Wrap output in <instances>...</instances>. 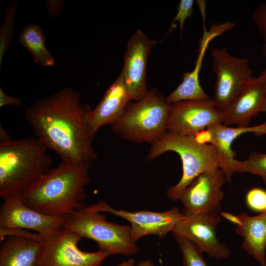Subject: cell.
<instances>
[{
	"label": "cell",
	"instance_id": "obj_1",
	"mask_svg": "<svg viewBox=\"0 0 266 266\" xmlns=\"http://www.w3.org/2000/svg\"><path fill=\"white\" fill-rule=\"evenodd\" d=\"M91 110L76 90L66 87L29 106L25 115L36 137L62 161L92 166L98 156L87 120Z\"/></svg>",
	"mask_w": 266,
	"mask_h": 266
},
{
	"label": "cell",
	"instance_id": "obj_2",
	"mask_svg": "<svg viewBox=\"0 0 266 266\" xmlns=\"http://www.w3.org/2000/svg\"><path fill=\"white\" fill-rule=\"evenodd\" d=\"M91 165L61 161L32 184L22 195L23 203L40 213L67 216L86 205L85 186Z\"/></svg>",
	"mask_w": 266,
	"mask_h": 266
},
{
	"label": "cell",
	"instance_id": "obj_3",
	"mask_svg": "<svg viewBox=\"0 0 266 266\" xmlns=\"http://www.w3.org/2000/svg\"><path fill=\"white\" fill-rule=\"evenodd\" d=\"M48 149L36 137L0 142V197L21 196L50 169Z\"/></svg>",
	"mask_w": 266,
	"mask_h": 266
},
{
	"label": "cell",
	"instance_id": "obj_4",
	"mask_svg": "<svg viewBox=\"0 0 266 266\" xmlns=\"http://www.w3.org/2000/svg\"><path fill=\"white\" fill-rule=\"evenodd\" d=\"M169 151L178 154L182 163L181 178L166 191V196L171 201L179 200L185 189L200 174L219 167L218 153L213 145L200 142L195 136L169 132L151 144L146 160L155 159Z\"/></svg>",
	"mask_w": 266,
	"mask_h": 266
},
{
	"label": "cell",
	"instance_id": "obj_5",
	"mask_svg": "<svg viewBox=\"0 0 266 266\" xmlns=\"http://www.w3.org/2000/svg\"><path fill=\"white\" fill-rule=\"evenodd\" d=\"M171 107L162 93L152 89L141 100L130 103L121 117L110 126L116 135L126 140L151 144L167 133Z\"/></svg>",
	"mask_w": 266,
	"mask_h": 266
},
{
	"label": "cell",
	"instance_id": "obj_6",
	"mask_svg": "<svg viewBox=\"0 0 266 266\" xmlns=\"http://www.w3.org/2000/svg\"><path fill=\"white\" fill-rule=\"evenodd\" d=\"M64 227L82 238L96 242L99 250L112 254L131 256L139 247L131 236V227L108 222L104 215L86 206L66 216Z\"/></svg>",
	"mask_w": 266,
	"mask_h": 266
},
{
	"label": "cell",
	"instance_id": "obj_7",
	"mask_svg": "<svg viewBox=\"0 0 266 266\" xmlns=\"http://www.w3.org/2000/svg\"><path fill=\"white\" fill-rule=\"evenodd\" d=\"M81 238L78 233L64 226L42 237L36 266H100L110 255L100 250H80L78 244Z\"/></svg>",
	"mask_w": 266,
	"mask_h": 266
},
{
	"label": "cell",
	"instance_id": "obj_8",
	"mask_svg": "<svg viewBox=\"0 0 266 266\" xmlns=\"http://www.w3.org/2000/svg\"><path fill=\"white\" fill-rule=\"evenodd\" d=\"M211 69L216 77L213 99L222 111L240 94L245 84L254 77L249 59L231 55L225 47H214L211 52Z\"/></svg>",
	"mask_w": 266,
	"mask_h": 266
},
{
	"label": "cell",
	"instance_id": "obj_9",
	"mask_svg": "<svg viewBox=\"0 0 266 266\" xmlns=\"http://www.w3.org/2000/svg\"><path fill=\"white\" fill-rule=\"evenodd\" d=\"M100 212H107L126 220L131 224V236L136 243L140 238L148 235H154L160 238L172 232L176 225L184 215L175 207L163 212L147 210L129 211L115 209L104 201H99L89 206Z\"/></svg>",
	"mask_w": 266,
	"mask_h": 266
},
{
	"label": "cell",
	"instance_id": "obj_10",
	"mask_svg": "<svg viewBox=\"0 0 266 266\" xmlns=\"http://www.w3.org/2000/svg\"><path fill=\"white\" fill-rule=\"evenodd\" d=\"M226 179L219 167L207 171L196 177L182 193L179 200L182 214L220 215Z\"/></svg>",
	"mask_w": 266,
	"mask_h": 266
},
{
	"label": "cell",
	"instance_id": "obj_11",
	"mask_svg": "<svg viewBox=\"0 0 266 266\" xmlns=\"http://www.w3.org/2000/svg\"><path fill=\"white\" fill-rule=\"evenodd\" d=\"M216 123H223L222 111L213 99L187 100L171 103L167 132L196 136Z\"/></svg>",
	"mask_w": 266,
	"mask_h": 266
},
{
	"label": "cell",
	"instance_id": "obj_12",
	"mask_svg": "<svg viewBox=\"0 0 266 266\" xmlns=\"http://www.w3.org/2000/svg\"><path fill=\"white\" fill-rule=\"evenodd\" d=\"M220 215L196 214L184 215L176 225L172 233L193 243L202 253L217 260L228 259L230 249L217 237V228L221 222Z\"/></svg>",
	"mask_w": 266,
	"mask_h": 266
},
{
	"label": "cell",
	"instance_id": "obj_13",
	"mask_svg": "<svg viewBox=\"0 0 266 266\" xmlns=\"http://www.w3.org/2000/svg\"><path fill=\"white\" fill-rule=\"evenodd\" d=\"M156 40L137 30L130 38L121 74L131 99L138 101L148 93L146 83L147 59Z\"/></svg>",
	"mask_w": 266,
	"mask_h": 266
},
{
	"label": "cell",
	"instance_id": "obj_14",
	"mask_svg": "<svg viewBox=\"0 0 266 266\" xmlns=\"http://www.w3.org/2000/svg\"><path fill=\"white\" fill-rule=\"evenodd\" d=\"M3 200L0 208V228L31 230L45 237L64 226L66 216L36 211L23 203L21 196Z\"/></svg>",
	"mask_w": 266,
	"mask_h": 266
},
{
	"label": "cell",
	"instance_id": "obj_15",
	"mask_svg": "<svg viewBox=\"0 0 266 266\" xmlns=\"http://www.w3.org/2000/svg\"><path fill=\"white\" fill-rule=\"evenodd\" d=\"M248 133L256 136L266 134V122L247 127H230L222 123H216L195 136L200 142L210 143L216 147L220 159L219 168L224 172L226 181L231 182L239 162L235 158L236 154L232 149V143L239 136Z\"/></svg>",
	"mask_w": 266,
	"mask_h": 266
},
{
	"label": "cell",
	"instance_id": "obj_16",
	"mask_svg": "<svg viewBox=\"0 0 266 266\" xmlns=\"http://www.w3.org/2000/svg\"><path fill=\"white\" fill-rule=\"evenodd\" d=\"M221 214L235 224V232L242 238V249L260 266H266V211L254 216L246 212L236 215L229 213Z\"/></svg>",
	"mask_w": 266,
	"mask_h": 266
},
{
	"label": "cell",
	"instance_id": "obj_17",
	"mask_svg": "<svg viewBox=\"0 0 266 266\" xmlns=\"http://www.w3.org/2000/svg\"><path fill=\"white\" fill-rule=\"evenodd\" d=\"M131 100L120 73L99 104L88 114V122L93 133L96 134L102 126L114 124L123 115Z\"/></svg>",
	"mask_w": 266,
	"mask_h": 266
},
{
	"label": "cell",
	"instance_id": "obj_18",
	"mask_svg": "<svg viewBox=\"0 0 266 266\" xmlns=\"http://www.w3.org/2000/svg\"><path fill=\"white\" fill-rule=\"evenodd\" d=\"M264 99V89L254 77L245 84L238 97L222 111L223 123L228 126L249 127L252 118L261 112Z\"/></svg>",
	"mask_w": 266,
	"mask_h": 266
},
{
	"label": "cell",
	"instance_id": "obj_19",
	"mask_svg": "<svg viewBox=\"0 0 266 266\" xmlns=\"http://www.w3.org/2000/svg\"><path fill=\"white\" fill-rule=\"evenodd\" d=\"M42 236L11 235L3 240L0 266H36Z\"/></svg>",
	"mask_w": 266,
	"mask_h": 266
},
{
	"label": "cell",
	"instance_id": "obj_20",
	"mask_svg": "<svg viewBox=\"0 0 266 266\" xmlns=\"http://www.w3.org/2000/svg\"><path fill=\"white\" fill-rule=\"evenodd\" d=\"M18 41L31 54L35 63L46 67L54 65L55 59L45 46L44 32L38 24L25 26L19 33Z\"/></svg>",
	"mask_w": 266,
	"mask_h": 266
},
{
	"label": "cell",
	"instance_id": "obj_21",
	"mask_svg": "<svg viewBox=\"0 0 266 266\" xmlns=\"http://www.w3.org/2000/svg\"><path fill=\"white\" fill-rule=\"evenodd\" d=\"M202 60L198 58L194 70L184 72L183 81L166 98L169 103L187 100H205L209 97L202 89L199 79V75Z\"/></svg>",
	"mask_w": 266,
	"mask_h": 266
},
{
	"label": "cell",
	"instance_id": "obj_22",
	"mask_svg": "<svg viewBox=\"0 0 266 266\" xmlns=\"http://www.w3.org/2000/svg\"><path fill=\"white\" fill-rule=\"evenodd\" d=\"M235 173H249L260 176L266 186V153L251 152L247 159L239 161Z\"/></svg>",
	"mask_w": 266,
	"mask_h": 266
},
{
	"label": "cell",
	"instance_id": "obj_23",
	"mask_svg": "<svg viewBox=\"0 0 266 266\" xmlns=\"http://www.w3.org/2000/svg\"><path fill=\"white\" fill-rule=\"evenodd\" d=\"M18 7L15 1L7 7L5 10L4 20L0 29V66L13 35L14 18Z\"/></svg>",
	"mask_w": 266,
	"mask_h": 266
},
{
	"label": "cell",
	"instance_id": "obj_24",
	"mask_svg": "<svg viewBox=\"0 0 266 266\" xmlns=\"http://www.w3.org/2000/svg\"><path fill=\"white\" fill-rule=\"evenodd\" d=\"M182 254L183 266H208L202 252L191 241L180 236H175Z\"/></svg>",
	"mask_w": 266,
	"mask_h": 266
},
{
	"label": "cell",
	"instance_id": "obj_25",
	"mask_svg": "<svg viewBox=\"0 0 266 266\" xmlns=\"http://www.w3.org/2000/svg\"><path fill=\"white\" fill-rule=\"evenodd\" d=\"M248 207L252 210L262 213L266 211V191L261 188L249 190L245 196Z\"/></svg>",
	"mask_w": 266,
	"mask_h": 266
},
{
	"label": "cell",
	"instance_id": "obj_26",
	"mask_svg": "<svg viewBox=\"0 0 266 266\" xmlns=\"http://www.w3.org/2000/svg\"><path fill=\"white\" fill-rule=\"evenodd\" d=\"M193 0H181L177 6V14L172 21L168 32L171 31L176 22L179 25L181 34H182L184 22L188 18L192 17L193 13Z\"/></svg>",
	"mask_w": 266,
	"mask_h": 266
},
{
	"label": "cell",
	"instance_id": "obj_27",
	"mask_svg": "<svg viewBox=\"0 0 266 266\" xmlns=\"http://www.w3.org/2000/svg\"><path fill=\"white\" fill-rule=\"evenodd\" d=\"M253 20L264 39H266V1L258 6L253 14Z\"/></svg>",
	"mask_w": 266,
	"mask_h": 266
},
{
	"label": "cell",
	"instance_id": "obj_28",
	"mask_svg": "<svg viewBox=\"0 0 266 266\" xmlns=\"http://www.w3.org/2000/svg\"><path fill=\"white\" fill-rule=\"evenodd\" d=\"M65 3L64 0H46L45 5L50 19H54L59 15Z\"/></svg>",
	"mask_w": 266,
	"mask_h": 266
},
{
	"label": "cell",
	"instance_id": "obj_29",
	"mask_svg": "<svg viewBox=\"0 0 266 266\" xmlns=\"http://www.w3.org/2000/svg\"><path fill=\"white\" fill-rule=\"evenodd\" d=\"M12 105L20 106L22 105V101L18 98L7 95L2 89L0 88V107L4 106Z\"/></svg>",
	"mask_w": 266,
	"mask_h": 266
},
{
	"label": "cell",
	"instance_id": "obj_30",
	"mask_svg": "<svg viewBox=\"0 0 266 266\" xmlns=\"http://www.w3.org/2000/svg\"><path fill=\"white\" fill-rule=\"evenodd\" d=\"M264 40V43L262 48V53L266 58V39ZM257 78L262 85L265 93L264 101L261 112L266 113V68L264 69Z\"/></svg>",
	"mask_w": 266,
	"mask_h": 266
},
{
	"label": "cell",
	"instance_id": "obj_31",
	"mask_svg": "<svg viewBox=\"0 0 266 266\" xmlns=\"http://www.w3.org/2000/svg\"><path fill=\"white\" fill-rule=\"evenodd\" d=\"M11 140L8 134L4 130L1 125H0V142H7Z\"/></svg>",
	"mask_w": 266,
	"mask_h": 266
},
{
	"label": "cell",
	"instance_id": "obj_32",
	"mask_svg": "<svg viewBox=\"0 0 266 266\" xmlns=\"http://www.w3.org/2000/svg\"><path fill=\"white\" fill-rule=\"evenodd\" d=\"M135 261L133 258H129L124 261L116 266H135Z\"/></svg>",
	"mask_w": 266,
	"mask_h": 266
},
{
	"label": "cell",
	"instance_id": "obj_33",
	"mask_svg": "<svg viewBox=\"0 0 266 266\" xmlns=\"http://www.w3.org/2000/svg\"><path fill=\"white\" fill-rule=\"evenodd\" d=\"M135 266H155L153 262L150 259L139 261Z\"/></svg>",
	"mask_w": 266,
	"mask_h": 266
}]
</instances>
